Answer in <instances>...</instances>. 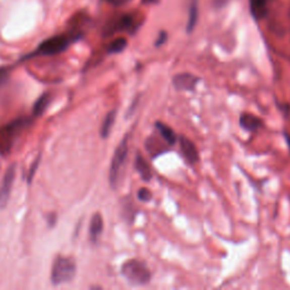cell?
I'll return each mask as SVG.
<instances>
[{"mask_svg":"<svg viewBox=\"0 0 290 290\" xmlns=\"http://www.w3.org/2000/svg\"><path fill=\"white\" fill-rule=\"evenodd\" d=\"M32 124L30 118L22 117L0 127V155L5 156L12 151L14 144L23 132Z\"/></svg>","mask_w":290,"mask_h":290,"instance_id":"obj_1","label":"cell"},{"mask_svg":"<svg viewBox=\"0 0 290 290\" xmlns=\"http://www.w3.org/2000/svg\"><path fill=\"white\" fill-rule=\"evenodd\" d=\"M122 274L128 282L134 286H144L151 281L152 273L144 262L128 260L122 266Z\"/></svg>","mask_w":290,"mask_h":290,"instance_id":"obj_2","label":"cell"},{"mask_svg":"<svg viewBox=\"0 0 290 290\" xmlns=\"http://www.w3.org/2000/svg\"><path fill=\"white\" fill-rule=\"evenodd\" d=\"M76 264L70 257L58 256L51 269V282L54 286L67 283L75 278Z\"/></svg>","mask_w":290,"mask_h":290,"instance_id":"obj_3","label":"cell"},{"mask_svg":"<svg viewBox=\"0 0 290 290\" xmlns=\"http://www.w3.org/2000/svg\"><path fill=\"white\" fill-rule=\"evenodd\" d=\"M77 39L73 34H71L70 36L68 35L52 36V38L43 41V42L39 45V48L36 49V51L34 53H32L31 56H29V58L33 56H53V54L64 52L68 47H70L71 42Z\"/></svg>","mask_w":290,"mask_h":290,"instance_id":"obj_4","label":"cell"},{"mask_svg":"<svg viewBox=\"0 0 290 290\" xmlns=\"http://www.w3.org/2000/svg\"><path fill=\"white\" fill-rule=\"evenodd\" d=\"M127 154H128V136H125L117 146V149L114 150V153L111 160V165H110L109 182L112 188H116L118 185L122 169L124 168V165H125L126 162Z\"/></svg>","mask_w":290,"mask_h":290,"instance_id":"obj_5","label":"cell"},{"mask_svg":"<svg viewBox=\"0 0 290 290\" xmlns=\"http://www.w3.org/2000/svg\"><path fill=\"white\" fill-rule=\"evenodd\" d=\"M15 181V164H12L7 169L3 178L2 186H0V209H4L7 205L9 196H11L12 188Z\"/></svg>","mask_w":290,"mask_h":290,"instance_id":"obj_6","label":"cell"},{"mask_svg":"<svg viewBox=\"0 0 290 290\" xmlns=\"http://www.w3.org/2000/svg\"><path fill=\"white\" fill-rule=\"evenodd\" d=\"M197 82H199V77L190 73L177 74L172 78L173 87L178 91H194Z\"/></svg>","mask_w":290,"mask_h":290,"instance_id":"obj_7","label":"cell"},{"mask_svg":"<svg viewBox=\"0 0 290 290\" xmlns=\"http://www.w3.org/2000/svg\"><path fill=\"white\" fill-rule=\"evenodd\" d=\"M179 145H181L184 158H185L188 162L194 164L200 160V153L196 145L193 143L190 139H187L186 136L179 137Z\"/></svg>","mask_w":290,"mask_h":290,"instance_id":"obj_8","label":"cell"},{"mask_svg":"<svg viewBox=\"0 0 290 290\" xmlns=\"http://www.w3.org/2000/svg\"><path fill=\"white\" fill-rule=\"evenodd\" d=\"M239 125L247 132H256L263 126L262 119L252 113H242L239 117Z\"/></svg>","mask_w":290,"mask_h":290,"instance_id":"obj_9","label":"cell"},{"mask_svg":"<svg viewBox=\"0 0 290 290\" xmlns=\"http://www.w3.org/2000/svg\"><path fill=\"white\" fill-rule=\"evenodd\" d=\"M103 231V218L100 213H95L91 219L90 223V239L93 243L98 242L99 237Z\"/></svg>","mask_w":290,"mask_h":290,"instance_id":"obj_10","label":"cell"},{"mask_svg":"<svg viewBox=\"0 0 290 290\" xmlns=\"http://www.w3.org/2000/svg\"><path fill=\"white\" fill-rule=\"evenodd\" d=\"M155 127L158 132L160 133V135L162 139L165 141V143L169 145H175L177 142V136L175 134V132L172 131L171 127H169L165 124L161 123V122H156L155 123Z\"/></svg>","mask_w":290,"mask_h":290,"instance_id":"obj_11","label":"cell"},{"mask_svg":"<svg viewBox=\"0 0 290 290\" xmlns=\"http://www.w3.org/2000/svg\"><path fill=\"white\" fill-rule=\"evenodd\" d=\"M135 168L137 170V172L140 173L141 178L143 179L144 182H150L151 181V178H152L151 168H150L149 163H147V161L141 154L136 155Z\"/></svg>","mask_w":290,"mask_h":290,"instance_id":"obj_12","label":"cell"},{"mask_svg":"<svg viewBox=\"0 0 290 290\" xmlns=\"http://www.w3.org/2000/svg\"><path fill=\"white\" fill-rule=\"evenodd\" d=\"M116 116H117V110H114V109L107 113V116H105L104 118L102 126H101V131H100V134L102 139H107V137H109L110 133H111V130L113 127L114 121H116Z\"/></svg>","mask_w":290,"mask_h":290,"instance_id":"obj_13","label":"cell"},{"mask_svg":"<svg viewBox=\"0 0 290 290\" xmlns=\"http://www.w3.org/2000/svg\"><path fill=\"white\" fill-rule=\"evenodd\" d=\"M50 101H51V94L50 93L42 94L35 101V103L33 105V114L35 117L42 116L45 110L49 107Z\"/></svg>","mask_w":290,"mask_h":290,"instance_id":"obj_14","label":"cell"},{"mask_svg":"<svg viewBox=\"0 0 290 290\" xmlns=\"http://www.w3.org/2000/svg\"><path fill=\"white\" fill-rule=\"evenodd\" d=\"M126 47H127V40L125 38H118L109 44L108 52L109 53H119V52L124 51Z\"/></svg>","mask_w":290,"mask_h":290,"instance_id":"obj_15","label":"cell"},{"mask_svg":"<svg viewBox=\"0 0 290 290\" xmlns=\"http://www.w3.org/2000/svg\"><path fill=\"white\" fill-rule=\"evenodd\" d=\"M197 21V0H192V6L190 11V21H188V26L187 30L188 32H191L194 30V27L196 25Z\"/></svg>","mask_w":290,"mask_h":290,"instance_id":"obj_16","label":"cell"},{"mask_svg":"<svg viewBox=\"0 0 290 290\" xmlns=\"http://www.w3.org/2000/svg\"><path fill=\"white\" fill-rule=\"evenodd\" d=\"M265 4H266V0H252L253 12H254V14H256L259 17L263 16V13L265 12V9H264Z\"/></svg>","mask_w":290,"mask_h":290,"instance_id":"obj_17","label":"cell"},{"mask_svg":"<svg viewBox=\"0 0 290 290\" xmlns=\"http://www.w3.org/2000/svg\"><path fill=\"white\" fill-rule=\"evenodd\" d=\"M133 25V18L132 16L125 15L123 16L121 20L117 22V30H128Z\"/></svg>","mask_w":290,"mask_h":290,"instance_id":"obj_18","label":"cell"},{"mask_svg":"<svg viewBox=\"0 0 290 290\" xmlns=\"http://www.w3.org/2000/svg\"><path fill=\"white\" fill-rule=\"evenodd\" d=\"M137 197L142 202H147L152 199V193L147 188H141L139 193H137Z\"/></svg>","mask_w":290,"mask_h":290,"instance_id":"obj_19","label":"cell"},{"mask_svg":"<svg viewBox=\"0 0 290 290\" xmlns=\"http://www.w3.org/2000/svg\"><path fill=\"white\" fill-rule=\"evenodd\" d=\"M8 75H9V72L7 68H0V86L6 83Z\"/></svg>","mask_w":290,"mask_h":290,"instance_id":"obj_20","label":"cell"},{"mask_svg":"<svg viewBox=\"0 0 290 290\" xmlns=\"http://www.w3.org/2000/svg\"><path fill=\"white\" fill-rule=\"evenodd\" d=\"M39 160H40V158H38V160L34 161V163L32 164V167H31V169H30V172H29V182L32 181V177H33V175H34V172H35V169L38 168Z\"/></svg>","mask_w":290,"mask_h":290,"instance_id":"obj_21","label":"cell"},{"mask_svg":"<svg viewBox=\"0 0 290 290\" xmlns=\"http://www.w3.org/2000/svg\"><path fill=\"white\" fill-rule=\"evenodd\" d=\"M165 39H167V34H165V33H164V32H162V33H161V34H160V38L158 39V42H156V43H155V45H156V47H159V45H161V44H162V43L164 42V41H165Z\"/></svg>","mask_w":290,"mask_h":290,"instance_id":"obj_22","label":"cell"},{"mask_svg":"<svg viewBox=\"0 0 290 290\" xmlns=\"http://www.w3.org/2000/svg\"><path fill=\"white\" fill-rule=\"evenodd\" d=\"M49 224L51 225H54V223H56V214H51V215H49Z\"/></svg>","mask_w":290,"mask_h":290,"instance_id":"obj_23","label":"cell"},{"mask_svg":"<svg viewBox=\"0 0 290 290\" xmlns=\"http://www.w3.org/2000/svg\"><path fill=\"white\" fill-rule=\"evenodd\" d=\"M286 140H287V143H288V145H289V149H290V135L286 134Z\"/></svg>","mask_w":290,"mask_h":290,"instance_id":"obj_24","label":"cell"},{"mask_svg":"<svg viewBox=\"0 0 290 290\" xmlns=\"http://www.w3.org/2000/svg\"><path fill=\"white\" fill-rule=\"evenodd\" d=\"M146 3H158V0H144Z\"/></svg>","mask_w":290,"mask_h":290,"instance_id":"obj_25","label":"cell"}]
</instances>
